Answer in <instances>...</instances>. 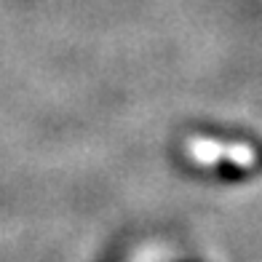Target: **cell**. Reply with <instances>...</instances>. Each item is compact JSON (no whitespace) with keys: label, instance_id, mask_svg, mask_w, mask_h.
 I'll list each match as a JSON object with an SVG mask.
<instances>
[{"label":"cell","instance_id":"1","mask_svg":"<svg viewBox=\"0 0 262 262\" xmlns=\"http://www.w3.org/2000/svg\"><path fill=\"white\" fill-rule=\"evenodd\" d=\"M187 147V156L204 163V166H211L225 158V142H217V139H209V137H193L185 142Z\"/></svg>","mask_w":262,"mask_h":262},{"label":"cell","instance_id":"2","mask_svg":"<svg viewBox=\"0 0 262 262\" xmlns=\"http://www.w3.org/2000/svg\"><path fill=\"white\" fill-rule=\"evenodd\" d=\"M257 150L252 145H244V142H230L225 145V161H230L233 166H241V169H249V166L257 163Z\"/></svg>","mask_w":262,"mask_h":262}]
</instances>
